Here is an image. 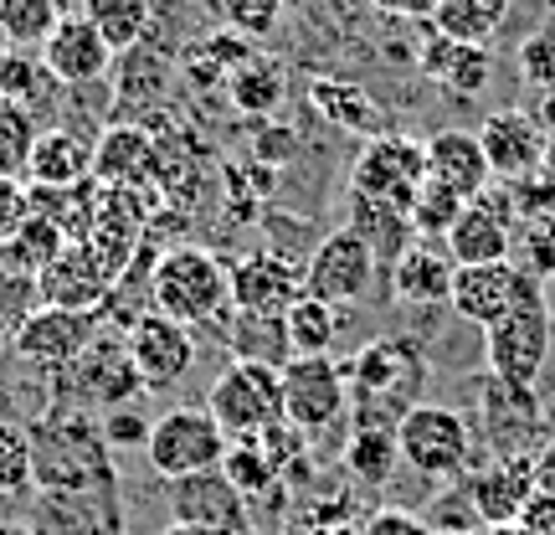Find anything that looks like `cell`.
Returning <instances> with one entry per match:
<instances>
[{"mask_svg":"<svg viewBox=\"0 0 555 535\" xmlns=\"http://www.w3.org/2000/svg\"><path fill=\"white\" fill-rule=\"evenodd\" d=\"M457 495L468 505V515L478 520V531L489 525H515L525 499L535 495V454H519V458H499L489 454L483 463H474Z\"/></svg>","mask_w":555,"mask_h":535,"instance_id":"12","label":"cell"},{"mask_svg":"<svg viewBox=\"0 0 555 535\" xmlns=\"http://www.w3.org/2000/svg\"><path fill=\"white\" fill-rule=\"evenodd\" d=\"M376 11H386V16H406V21H433L437 5L442 0H371Z\"/></svg>","mask_w":555,"mask_h":535,"instance_id":"51","label":"cell"},{"mask_svg":"<svg viewBox=\"0 0 555 535\" xmlns=\"http://www.w3.org/2000/svg\"><path fill=\"white\" fill-rule=\"evenodd\" d=\"M31 433V469H37L41 495H73V489H119L103 417L82 407H47L26 428Z\"/></svg>","mask_w":555,"mask_h":535,"instance_id":"1","label":"cell"},{"mask_svg":"<svg viewBox=\"0 0 555 535\" xmlns=\"http://www.w3.org/2000/svg\"><path fill=\"white\" fill-rule=\"evenodd\" d=\"M37 531L41 535H119V499H114V489L41 495Z\"/></svg>","mask_w":555,"mask_h":535,"instance_id":"26","label":"cell"},{"mask_svg":"<svg viewBox=\"0 0 555 535\" xmlns=\"http://www.w3.org/2000/svg\"><path fill=\"white\" fill-rule=\"evenodd\" d=\"M253 443H258L262 458H268V463L278 469V479H283V469H288V463H294V458L304 454V443H309V437L298 433L294 422H273V428H268L262 437H253Z\"/></svg>","mask_w":555,"mask_h":535,"instance_id":"46","label":"cell"},{"mask_svg":"<svg viewBox=\"0 0 555 535\" xmlns=\"http://www.w3.org/2000/svg\"><path fill=\"white\" fill-rule=\"evenodd\" d=\"M155 135L139 124H114L93 144V180L103 191H144L155 180Z\"/></svg>","mask_w":555,"mask_h":535,"instance_id":"22","label":"cell"},{"mask_svg":"<svg viewBox=\"0 0 555 535\" xmlns=\"http://www.w3.org/2000/svg\"><path fill=\"white\" fill-rule=\"evenodd\" d=\"M483 535H530V531H525V525H519V520H515V525H489V531H483Z\"/></svg>","mask_w":555,"mask_h":535,"instance_id":"53","label":"cell"},{"mask_svg":"<svg viewBox=\"0 0 555 535\" xmlns=\"http://www.w3.org/2000/svg\"><path fill=\"white\" fill-rule=\"evenodd\" d=\"M41 62H47V73H52L62 88H88V82L108 78L114 52H108V41H103L82 16H62L57 31H52L47 47H41Z\"/></svg>","mask_w":555,"mask_h":535,"instance_id":"23","label":"cell"},{"mask_svg":"<svg viewBox=\"0 0 555 535\" xmlns=\"http://www.w3.org/2000/svg\"><path fill=\"white\" fill-rule=\"evenodd\" d=\"M453 273L457 263L448 253V242L416 238L397 263H391V294L401 304H448L453 294Z\"/></svg>","mask_w":555,"mask_h":535,"instance_id":"25","label":"cell"},{"mask_svg":"<svg viewBox=\"0 0 555 535\" xmlns=\"http://www.w3.org/2000/svg\"><path fill=\"white\" fill-rule=\"evenodd\" d=\"M37 489V469H31V433L0 417V499L5 495H31Z\"/></svg>","mask_w":555,"mask_h":535,"instance_id":"41","label":"cell"},{"mask_svg":"<svg viewBox=\"0 0 555 535\" xmlns=\"http://www.w3.org/2000/svg\"><path fill=\"white\" fill-rule=\"evenodd\" d=\"M442 242H448L457 268H483V263L515 258V212H509L504 186L494 180L478 201H468V212L453 221V232Z\"/></svg>","mask_w":555,"mask_h":535,"instance_id":"17","label":"cell"},{"mask_svg":"<svg viewBox=\"0 0 555 535\" xmlns=\"http://www.w3.org/2000/svg\"><path fill=\"white\" fill-rule=\"evenodd\" d=\"M278 377H283V422H294L304 437L330 433L350 407L345 366L335 356H288Z\"/></svg>","mask_w":555,"mask_h":535,"instance_id":"10","label":"cell"},{"mask_svg":"<svg viewBox=\"0 0 555 535\" xmlns=\"http://www.w3.org/2000/svg\"><path fill=\"white\" fill-rule=\"evenodd\" d=\"M422 180H427V144L412 135H376L360 144L356 165H350V196L412 212Z\"/></svg>","mask_w":555,"mask_h":535,"instance_id":"9","label":"cell"},{"mask_svg":"<svg viewBox=\"0 0 555 535\" xmlns=\"http://www.w3.org/2000/svg\"><path fill=\"white\" fill-rule=\"evenodd\" d=\"M232 437L217 428V417L206 407H170L150 422V437H144V463L155 469L159 479H191L206 474V469H221V454H227Z\"/></svg>","mask_w":555,"mask_h":535,"instance_id":"7","label":"cell"},{"mask_svg":"<svg viewBox=\"0 0 555 535\" xmlns=\"http://www.w3.org/2000/svg\"><path fill=\"white\" fill-rule=\"evenodd\" d=\"M360 535H433V525L412 510H376V515L360 525Z\"/></svg>","mask_w":555,"mask_h":535,"instance_id":"49","label":"cell"},{"mask_svg":"<svg viewBox=\"0 0 555 535\" xmlns=\"http://www.w3.org/2000/svg\"><path fill=\"white\" fill-rule=\"evenodd\" d=\"M504 186V196H509V206L519 212V221L530 217H555V170H530V176H519V180H499Z\"/></svg>","mask_w":555,"mask_h":535,"instance_id":"44","label":"cell"},{"mask_svg":"<svg viewBox=\"0 0 555 535\" xmlns=\"http://www.w3.org/2000/svg\"><path fill=\"white\" fill-rule=\"evenodd\" d=\"M232 273V309L237 315H262V319H283L288 304L304 298V268L278 253H253L242 258Z\"/></svg>","mask_w":555,"mask_h":535,"instance_id":"20","label":"cell"},{"mask_svg":"<svg viewBox=\"0 0 555 535\" xmlns=\"http://www.w3.org/2000/svg\"><path fill=\"white\" fill-rule=\"evenodd\" d=\"M427 144V176L442 180L448 191H457L463 201H478L494 186V170L483 160V144L468 129H442V135L422 139Z\"/></svg>","mask_w":555,"mask_h":535,"instance_id":"24","label":"cell"},{"mask_svg":"<svg viewBox=\"0 0 555 535\" xmlns=\"http://www.w3.org/2000/svg\"><path fill=\"white\" fill-rule=\"evenodd\" d=\"M170 525H196L211 535H253V505L232 489L221 469L170 484Z\"/></svg>","mask_w":555,"mask_h":535,"instance_id":"16","label":"cell"},{"mask_svg":"<svg viewBox=\"0 0 555 535\" xmlns=\"http://www.w3.org/2000/svg\"><path fill=\"white\" fill-rule=\"evenodd\" d=\"M535 489L540 495H555V433L535 448Z\"/></svg>","mask_w":555,"mask_h":535,"instance_id":"52","label":"cell"},{"mask_svg":"<svg viewBox=\"0 0 555 535\" xmlns=\"http://www.w3.org/2000/svg\"><path fill=\"white\" fill-rule=\"evenodd\" d=\"M150 309H159L165 319H176L185 330L196 324H217L232 315V273L211 247L196 242H176L155 258L150 273Z\"/></svg>","mask_w":555,"mask_h":535,"instance_id":"3","label":"cell"},{"mask_svg":"<svg viewBox=\"0 0 555 535\" xmlns=\"http://www.w3.org/2000/svg\"><path fill=\"white\" fill-rule=\"evenodd\" d=\"M478 397L489 402V412H483V443H489V454L499 458H519V454H535L540 448V402L535 392H525V386H504V381L483 377L478 381Z\"/></svg>","mask_w":555,"mask_h":535,"instance_id":"18","label":"cell"},{"mask_svg":"<svg viewBox=\"0 0 555 535\" xmlns=\"http://www.w3.org/2000/svg\"><path fill=\"white\" fill-rule=\"evenodd\" d=\"M221 474L232 479V489H237L247 505L262 495H283V479L278 469L262 458L258 443H227V454H221Z\"/></svg>","mask_w":555,"mask_h":535,"instance_id":"38","label":"cell"},{"mask_svg":"<svg viewBox=\"0 0 555 535\" xmlns=\"http://www.w3.org/2000/svg\"><path fill=\"white\" fill-rule=\"evenodd\" d=\"M52 73H47V62H41V52H5L0 58V99L16 103V109H26L31 114V103L47 99V88H52Z\"/></svg>","mask_w":555,"mask_h":535,"instance_id":"39","label":"cell"},{"mask_svg":"<svg viewBox=\"0 0 555 535\" xmlns=\"http://www.w3.org/2000/svg\"><path fill=\"white\" fill-rule=\"evenodd\" d=\"M103 330V315H82V309H52L41 304L37 315H26L11 335V351H16L26 366H37L47 377H62L73 360L88 351V340Z\"/></svg>","mask_w":555,"mask_h":535,"instance_id":"13","label":"cell"},{"mask_svg":"<svg viewBox=\"0 0 555 535\" xmlns=\"http://www.w3.org/2000/svg\"><path fill=\"white\" fill-rule=\"evenodd\" d=\"M397 448L401 463L422 479H463L474 469V428L468 417L453 412V407H437V402H422L397 422Z\"/></svg>","mask_w":555,"mask_h":535,"instance_id":"6","label":"cell"},{"mask_svg":"<svg viewBox=\"0 0 555 535\" xmlns=\"http://www.w3.org/2000/svg\"><path fill=\"white\" fill-rule=\"evenodd\" d=\"M371 278H376V253H371L350 227H335L330 238L314 242V253L304 263V294L319 298V304L345 309V304H360V298H365Z\"/></svg>","mask_w":555,"mask_h":535,"instance_id":"11","label":"cell"},{"mask_svg":"<svg viewBox=\"0 0 555 535\" xmlns=\"http://www.w3.org/2000/svg\"><path fill=\"white\" fill-rule=\"evenodd\" d=\"M324 535H360V531H345V525H330V531Z\"/></svg>","mask_w":555,"mask_h":535,"instance_id":"56","label":"cell"},{"mask_svg":"<svg viewBox=\"0 0 555 535\" xmlns=\"http://www.w3.org/2000/svg\"><path fill=\"white\" fill-rule=\"evenodd\" d=\"M478 144H483V160H489L494 180L530 176V170L545 165V150H551L540 119L525 114V109H499V114H489L483 129H478Z\"/></svg>","mask_w":555,"mask_h":535,"instance_id":"21","label":"cell"},{"mask_svg":"<svg viewBox=\"0 0 555 535\" xmlns=\"http://www.w3.org/2000/svg\"><path fill=\"white\" fill-rule=\"evenodd\" d=\"M52 386H57V407H82L93 417L119 412V407H129L144 392L134 360H129V340L108 335V330H99L88 340V351L62 377H52Z\"/></svg>","mask_w":555,"mask_h":535,"instance_id":"4","label":"cell"},{"mask_svg":"<svg viewBox=\"0 0 555 535\" xmlns=\"http://www.w3.org/2000/svg\"><path fill=\"white\" fill-rule=\"evenodd\" d=\"M530 298H540V283L509 258V263H483V268H457L448 304H453V315L463 324L489 330V324L515 315L519 304H530Z\"/></svg>","mask_w":555,"mask_h":535,"instance_id":"14","label":"cell"},{"mask_svg":"<svg viewBox=\"0 0 555 535\" xmlns=\"http://www.w3.org/2000/svg\"><path fill=\"white\" fill-rule=\"evenodd\" d=\"M283 335H288V356H330V345L339 335V309L309 294L294 298L283 315Z\"/></svg>","mask_w":555,"mask_h":535,"instance_id":"33","label":"cell"},{"mask_svg":"<svg viewBox=\"0 0 555 535\" xmlns=\"http://www.w3.org/2000/svg\"><path fill=\"white\" fill-rule=\"evenodd\" d=\"M114 283H119V278L103 268V258L88 247V242H67L57 258L41 268V304H52V309H82V315H99Z\"/></svg>","mask_w":555,"mask_h":535,"instance_id":"19","label":"cell"},{"mask_svg":"<svg viewBox=\"0 0 555 535\" xmlns=\"http://www.w3.org/2000/svg\"><path fill=\"white\" fill-rule=\"evenodd\" d=\"M82 21L108 41V52H134L150 31V0H82Z\"/></svg>","mask_w":555,"mask_h":535,"instance_id":"32","label":"cell"},{"mask_svg":"<svg viewBox=\"0 0 555 535\" xmlns=\"http://www.w3.org/2000/svg\"><path fill=\"white\" fill-rule=\"evenodd\" d=\"M67 242H73V238L62 232L57 221H52V217H41V212H31V221L21 227V238H16V242H5V247H11V253H16V258L26 263V268H37V273H41V268H47L52 258H57V253L67 247Z\"/></svg>","mask_w":555,"mask_h":535,"instance_id":"43","label":"cell"},{"mask_svg":"<svg viewBox=\"0 0 555 535\" xmlns=\"http://www.w3.org/2000/svg\"><path fill=\"white\" fill-rule=\"evenodd\" d=\"M26 180L37 191H73L82 180H93V139L73 135V129H41L31 144Z\"/></svg>","mask_w":555,"mask_h":535,"instance_id":"27","label":"cell"},{"mask_svg":"<svg viewBox=\"0 0 555 535\" xmlns=\"http://www.w3.org/2000/svg\"><path fill=\"white\" fill-rule=\"evenodd\" d=\"M159 535H211V531H196V525H165Z\"/></svg>","mask_w":555,"mask_h":535,"instance_id":"54","label":"cell"},{"mask_svg":"<svg viewBox=\"0 0 555 535\" xmlns=\"http://www.w3.org/2000/svg\"><path fill=\"white\" fill-rule=\"evenodd\" d=\"M519 525L530 535H555V495H530L525 499V510H519Z\"/></svg>","mask_w":555,"mask_h":535,"instance_id":"50","label":"cell"},{"mask_svg":"<svg viewBox=\"0 0 555 535\" xmlns=\"http://www.w3.org/2000/svg\"><path fill=\"white\" fill-rule=\"evenodd\" d=\"M37 119L16 109V103L0 99V180H26L31 165V144H37Z\"/></svg>","mask_w":555,"mask_h":535,"instance_id":"40","label":"cell"},{"mask_svg":"<svg viewBox=\"0 0 555 535\" xmlns=\"http://www.w3.org/2000/svg\"><path fill=\"white\" fill-rule=\"evenodd\" d=\"M206 412L217 417V428L232 443H253L273 422H283V377L268 360H232L211 392H206Z\"/></svg>","mask_w":555,"mask_h":535,"instance_id":"5","label":"cell"},{"mask_svg":"<svg viewBox=\"0 0 555 535\" xmlns=\"http://www.w3.org/2000/svg\"><path fill=\"white\" fill-rule=\"evenodd\" d=\"M345 386L356 402V428H397L412 407H422L427 356L406 335H380L345 360Z\"/></svg>","mask_w":555,"mask_h":535,"instance_id":"2","label":"cell"},{"mask_svg":"<svg viewBox=\"0 0 555 535\" xmlns=\"http://www.w3.org/2000/svg\"><path fill=\"white\" fill-rule=\"evenodd\" d=\"M37 309H41V273L26 268L11 247H0V330L16 335V324L26 315H37Z\"/></svg>","mask_w":555,"mask_h":535,"instance_id":"36","label":"cell"},{"mask_svg":"<svg viewBox=\"0 0 555 535\" xmlns=\"http://www.w3.org/2000/svg\"><path fill=\"white\" fill-rule=\"evenodd\" d=\"M309 103H314L319 119L335 124V129H350V135H365V139L380 135V114H376V103H371V93H365L360 82L309 78Z\"/></svg>","mask_w":555,"mask_h":535,"instance_id":"28","label":"cell"},{"mask_svg":"<svg viewBox=\"0 0 555 535\" xmlns=\"http://www.w3.org/2000/svg\"><path fill=\"white\" fill-rule=\"evenodd\" d=\"M57 21V0H0V37L11 41V52H41Z\"/></svg>","mask_w":555,"mask_h":535,"instance_id":"35","label":"cell"},{"mask_svg":"<svg viewBox=\"0 0 555 535\" xmlns=\"http://www.w3.org/2000/svg\"><path fill=\"white\" fill-rule=\"evenodd\" d=\"M5 345H11V335H5V330H0V356H5Z\"/></svg>","mask_w":555,"mask_h":535,"instance_id":"57","label":"cell"},{"mask_svg":"<svg viewBox=\"0 0 555 535\" xmlns=\"http://www.w3.org/2000/svg\"><path fill=\"white\" fill-rule=\"evenodd\" d=\"M433 535H483V531H448V525H437Z\"/></svg>","mask_w":555,"mask_h":535,"instance_id":"55","label":"cell"},{"mask_svg":"<svg viewBox=\"0 0 555 535\" xmlns=\"http://www.w3.org/2000/svg\"><path fill=\"white\" fill-rule=\"evenodd\" d=\"M124 340H129V360H134L144 392H165V386L185 381V371L196 366V335L176 319H165L159 309H144L129 319Z\"/></svg>","mask_w":555,"mask_h":535,"instance_id":"15","label":"cell"},{"mask_svg":"<svg viewBox=\"0 0 555 535\" xmlns=\"http://www.w3.org/2000/svg\"><path fill=\"white\" fill-rule=\"evenodd\" d=\"M103 437H108V448H139L144 454V437H150V417H139L134 407H119V412L103 417Z\"/></svg>","mask_w":555,"mask_h":535,"instance_id":"47","label":"cell"},{"mask_svg":"<svg viewBox=\"0 0 555 535\" xmlns=\"http://www.w3.org/2000/svg\"><path fill=\"white\" fill-rule=\"evenodd\" d=\"M422 73L437 78L442 88L463 93V99L489 88V58H483V47H463V41H448V37H433L422 47Z\"/></svg>","mask_w":555,"mask_h":535,"instance_id":"29","label":"cell"},{"mask_svg":"<svg viewBox=\"0 0 555 535\" xmlns=\"http://www.w3.org/2000/svg\"><path fill=\"white\" fill-rule=\"evenodd\" d=\"M227 93H232V103H237L242 114L262 119V114H273L278 103H283V67H278L273 58L253 52V58L227 78Z\"/></svg>","mask_w":555,"mask_h":535,"instance_id":"34","label":"cell"},{"mask_svg":"<svg viewBox=\"0 0 555 535\" xmlns=\"http://www.w3.org/2000/svg\"><path fill=\"white\" fill-rule=\"evenodd\" d=\"M515 253H519V268L535 278V283L555 278V217L519 221L515 227Z\"/></svg>","mask_w":555,"mask_h":535,"instance_id":"42","label":"cell"},{"mask_svg":"<svg viewBox=\"0 0 555 535\" xmlns=\"http://www.w3.org/2000/svg\"><path fill=\"white\" fill-rule=\"evenodd\" d=\"M551 309H545V294L519 304L515 315H504L499 324L483 330V360H489V377L504 381V386H525L535 392L540 371L551 360Z\"/></svg>","mask_w":555,"mask_h":535,"instance_id":"8","label":"cell"},{"mask_svg":"<svg viewBox=\"0 0 555 535\" xmlns=\"http://www.w3.org/2000/svg\"><path fill=\"white\" fill-rule=\"evenodd\" d=\"M463 212H468V201L457 196V191H448V186H442V180H422V186H416V196H412V212H406V217H412V232L416 238H433V242H442L448 238V232H453V221L463 217Z\"/></svg>","mask_w":555,"mask_h":535,"instance_id":"37","label":"cell"},{"mask_svg":"<svg viewBox=\"0 0 555 535\" xmlns=\"http://www.w3.org/2000/svg\"><path fill=\"white\" fill-rule=\"evenodd\" d=\"M401 463V448H397V428H350V443H345V469L360 479V484H391Z\"/></svg>","mask_w":555,"mask_h":535,"instance_id":"31","label":"cell"},{"mask_svg":"<svg viewBox=\"0 0 555 535\" xmlns=\"http://www.w3.org/2000/svg\"><path fill=\"white\" fill-rule=\"evenodd\" d=\"M509 16V0H442L437 5V37L463 41V47H483Z\"/></svg>","mask_w":555,"mask_h":535,"instance_id":"30","label":"cell"},{"mask_svg":"<svg viewBox=\"0 0 555 535\" xmlns=\"http://www.w3.org/2000/svg\"><path fill=\"white\" fill-rule=\"evenodd\" d=\"M26 221H31V186L26 180H0V247L16 242Z\"/></svg>","mask_w":555,"mask_h":535,"instance_id":"45","label":"cell"},{"mask_svg":"<svg viewBox=\"0 0 555 535\" xmlns=\"http://www.w3.org/2000/svg\"><path fill=\"white\" fill-rule=\"evenodd\" d=\"M227 16L237 21V37H262L278 16V0H227Z\"/></svg>","mask_w":555,"mask_h":535,"instance_id":"48","label":"cell"}]
</instances>
